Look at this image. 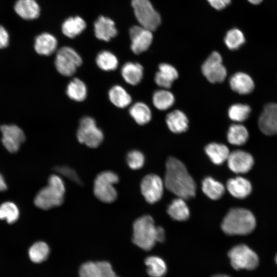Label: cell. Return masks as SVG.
<instances>
[{
    "label": "cell",
    "instance_id": "1",
    "mask_svg": "<svg viewBox=\"0 0 277 277\" xmlns=\"http://www.w3.org/2000/svg\"><path fill=\"white\" fill-rule=\"evenodd\" d=\"M165 185L166 188L184 200L195 194V184L184 164L179 160L170 157L166 163Z\"/></svg>",
    "mask_w": 277,
    "mask_h": 277
},
{
    "label": "cell",
    "instance_id": "2",
    "mask_svg": "<svg viewBox=\"0 0 277 277\" xmlns=\"http://www.w3.org/2000/svg\"><path fill=\"white\" fill-rule=\"evenodd\" d=\"M256 226V220L248 209L234 208L230 209L223 219L221 227L227 234L247 235L251 233Z\"/></svg>",
    "mask_w": 277,
    "mask_h": 277
},
{
    "label": "cell",
    "instance_id": "3",
    "mask_svg": "<svg viewBox=\"0 0 277 277\" xmlns=\"http://www.w3.org/2000/svg\"><path fill=\"white\" fill-rule=\"evenodd\" d=\"M66 188L62 178L56 174L51 175L48 185L41 189L34 199V204L38 208L48 210L61 205L64 200Z\"/></svg>",
    "mask_w": 277,
    "mask_h": 277
},
{
    "label": "cell",
    "instance_id": "4",
    "mask_svg": "<svg viewBox=\"0 0 277 277\" xmlns=\"http://www.w3.org/2000/svg\"><path fill=\"white\" fill-rule=\"evenodd\" d=\"M132 241L145 250H149L155 245L157 240V226L152 217L145 215L137 219L133 224Z\"/></svg>",
    "mask_w": 277,
    "mask_h": 277
},
{
    "label": "cell",
    "instance_id": "5",
    "mask_svg": "<svg viewBox=\"0 0 277 277\" xmlns=\"http://www.w3.org/2000/svg\"><path fill=\"white\" fill-rule=\"evenodd\" d=\"M118 181V176L113 171L107 170L100 172L94 181L95 196L104 203L113 202L117 197V193L113 185Z\"/></svg>",
    "mask_w": 277,
    "mask_h": 277
},
{
    "label": "cell",
    "instance_id": "6",
    "mask_svg": "<svg viewBox=\"0 0 277 277\" xmlns=\"http://www.w3.org/2000/svg\"><path fill=\"white\" fill-rule=\"evenodd\" d=\"M77 140L90 148L98 147L104 140L103 131L97 126L95 120L90 116L83 117L80 121L76 132Z\"/></svg>",
    "mask_w": 277,
    "mask_h": 277
},
{
    "label": "cell",
    "instance_id": "7",
    "mask_svg": "<svg viewBox=\"0 0 277 277\" xmlns=\"http://www.w3.org/2000/svg\"><path fill=\"white\" fill-rule=\"evenodd\" d=\"M135 17L141 26L151 31L155 30L161 22L160 14L149 0H132Z\"/></svg>",
    "mask_w": 277,
    "mask_h": 277
},
{
    "label": "cell",
    "instance_id": "8",
    "mask_svg": "<svg viewBox=\"0 0 277 277\" xmlns=\"http://www.w3.org/2000/svg\"><path fill=\"white\" fill-rule=\"evenodd\" d=\"M228 254L231 264L235 270H253L258 267L259 263L258 254L244 244L233 247Z\"/></svg>",
    "mask_w": 277,
    "mask_h": 277
},
{
    "label": "cell",
    "instance_id": "9",
    "mask_svg": "<svg viewBox=\"0 0 277 277\" xmlns=\"http://www.w3.org/2000/svg\"><path fill=\"white\" fill-rule=\"evenodd\" d=\"M81 56L73 48L63 47L57 52L54 64L57 71L62 75L70 76L82 64Z\"/></svg>",
    "mask_w": 277,
    "mask_h": 277
},
{
    "label": "cell",
    "instance_id": "10",
    "mask_svg": "<svg viewBox=\"0 0 277 277\" xmlns=\"http://www.w3.org/2000/svg\"><path fill=\"white\" fill-rule=\"evenodd\" d=\"M201 69L204 76L212 84L223 82L227 75L222 57L217 51L213 52L207 57L203 63Z\"/></svg>",
    "mask_w": 277,
    "mask_h": 277
},
{
    "label": "cell",
    "instance_id": "11",
    "mask_svg": "<svg viewBox=\"0 0 277 277\" xmlns=\"http://www.w3.org/2000/svg\"><path fill=\"white\" fill-rule=\"evenodd\" d=\"M163 182L155 174L145 176L141 183V190L145 200L150 204L159 201L163 193Z\"/></svg>",
    "mask_w": 277,
    "mask_h": 277
},
{
    "label": "cell",
    "instance_id": "12",
    "mask_svg": "<svg viewBox=\"0 0 277 277\" xmlns=\"http://www.w3.org/2000/svg\"><path fill=\"white\" fill-rule=\"evenodd\" d=\"M131 41V49L136 54L146 51L150 46L153 39L152 31L141 26H133L129 30Z\"/></svg>",
    "mask_w": 277,
    "mask_h": 277
},
{
    "label": "cell",
    "instance_id": "13",
    "mask_svg": "<svg viewBox=\"0 0 277 277\" xmlns=\"http://www.w3.org/2000/svg\"><path fill=\"white\" fill-rule=\"evenodd\" d=\"M259 127L265 134H277V103L267 104L259 116Z\"/></svg>",
    "mask_w": 277,
    "mask_h": 277
},
{
    "label": "cell",
    "instance_id": "14",
    "mask_svg": "<svg viewBox=\"0 0 277 277\" xmlns=\"http://www.w3.org/2000/svg\"><path fill=\"white\" fill-rule=\"evenodd\" d=\"M0 129L2 133V143L6 149L11 153L17 152L21 144L25 140L22 130L16 125H3Z\"/></svg>",
    "mask_w": 277,
    "mask_h": 277
},
{
    "label": "cell",
    "instance_id": "15",
    "mask_svg": "<svg viewBox=\"0 0 277 277\" xmlns=\"http://www.w3.org/2000/svg\"><path fill=\"white\" fill-rule=\"evenodd\" d=\"M227 161L229 168L236 173H247L254 165V159L252 155L241 150L230 152Z\"/></svg>",
    "mask_w": 277,
    "mask_h": 277
},
{
    "label": "cell",
    "instance_id": "16",
    "mask_svg": "<svg viewBox=\"0 0 277 277\" xmlns=\"http://www.w3.org/2000/svg\"><path fill=\"white\" fill-rule=\"evenodd\" d=\"M114 274L111 264L106 261L87 262L79 270L80 277H111Z\"/></svg>",
    "mask_w": 277,
    "mask_h": 277
},
{
    "label": "cell",
    "instance_id": "17",
    "mask_svg": "<svg viewBox=\"0 0 277 277\" xmlns=\"http://www.w3.org/2000/svg\"><path fill=\"white\" fill-rule=\"evenodd\" d=\"M231 89L242 95L248 94L254 89V83L252 77L247 73L238 72L233 74L229 79Z\"/></svg>",
    "mask_w": 277,
    "mask_h": 277
},
{
    "label": "cell",
    "instance_id": "18",
    "mask_svg": "<svg viewBox=\"0 0 277 277\" xmlns=\"http://www.w3.org/2000/svg\"><path fill=\"white\" fill-rule=\"evenodd\" d=\"M158 68L159 70L154 76L156 84L163 89L170 88L179 77L177 70L174 66L168 63H161Z\"/></svg>",
    "mask_w": 277,
    "mask_h": 277
},
{
    "label": "cell",
    "instance_id": "19",
    "mask_svg": "<svg viewBox=\"0 0 277 277\" xmlns=\"http://www.w3.org/2000/svg\"><path fill=\"white\" fill-rule=\"evenodd\" d=\"M94 27L95 36L100 40L108 42L117 33L114 22L104 16L95 21Z\"/></svg>",
    "mask_w": 277,
    "mask_h": 277
},
{
    "label": "cell",
    "instance_id": "20",
    "mask_svg": "<svg viewBox=\"0 0 277 277\" xmlns=\"http://www.w3.org/2000/svg\"><path fill=\"white\" fill-rule=\"evenodd\" d=\"M14 9L19 16L26 20L37 18L41 11L39 6L35 0H17Z\"/></svg>",
    "mask_w": 277,
    "mask_h": 277
},
{
    "label": "cell",
    "instance_id": "21",
    "mask_svg": "<svg viewBox=\"0 0 277 277\" xmlns=\"http://www.w3.org/2000/svg\"><path fill=\"white\" fill-rule=\"evenodd\" d=\"M166 123L169 129L174 133L186 132L189 127L187 116L180 110H174L169 112L166 117Z\"/></svg>",
    "mask_w": 277,
    "mask_h": 277
},
{
    "label": "cell",
    "instance_id": "22",
    "mask_svg": "<svg viewBox=\"0 0 277 277\" xmlns=\"http://www.w3.org/2000/svg\"><path fill=\"white\" fill-rule=\"evenodd\" d=\"M226 186L228 191L233 197L241 199L248 196L252 190L250 182L241 176L229 179Z\"/></svg>",
    "mask_w": 277,
    "mask_h": 277
},
{
    "label": "cell",
    "instance_id": "23",
    "mask_svg": "<svg viewBox=\"0 0 277 277\" xmlns=\"http://www.w3.org/2000/svg\"><path fill=\"white\" fill-rule=\"evenodd\" d=\"M57 46L56 38L48 33H42L35 39L34 49L40 55L48 56L52 54L56 49Z\"/></svg>",
    "mask_w": 277,
    "mask_h": 277
},
{
    "label": "cell",
    "instance_id": "24",
    "mask_svg": "<svg viewBox=\"0 0 277 277\" xmlns=\"http://www.w3.org/2000/svg\"><path fill=\"white\" fill-rule=\"evenodd\" d=\"M121 75L127 83L136 85L143 78L144 69L138 63L127 62L121 68Z\"/></svg>",
    "mask_w": 277,
    "mask_h": 277
},
{
    "label": "cell",
    "instance_id": "25",
    "mask_svg": "<svg viewBox=\"0 0 277 277\" xmlns=\"http://www.w3.org/2000/svg\"><path fill=\"white\" fill-rule=\"evenodd\" d=\"M205 150L212 162L216 165L222 164L227 161L230 153L225 145L214 142L208 144Z\"/></svg>",
    "mask_w": 277,
    "mask_h": 277
},
{
    "label": "cell",
    "instance_id": "26",
    "mask_svg": "<svg viewBox=\"0 0 277 277\" xmlns=\"http://www.w3.org/2000/svg\"><path fill=\"white\" fill-rule=\"evenodd\" d=\"M108 97L115 106L124 108L132 102V98L126 90L120 85L112 86L108 92Z\"/></svg>",
    "mask_w": 277,
    "mask_h": 277
},
{
    "label": "cell",
    "instance_id": "27",
    "mask_svg": "<svg viewBox=\"0 0 277 277\" xmlns=\"http://www.w3.org/2000/svg\"><path fill=\"white\" fill-rule=\"evenodd\" d=\"M129 114L134 121L140 125L148 124L151 120L152 112L149 107L143 102H136L129 109Z\"/></svg>",
    "mask_w": 277,
    "mask_h": 277
},
{
    "label": "cell",
    "instance_id": "28",
    "mask_svg": "<svg viewBox=\"0 0 277 277\" xmlns=\"http://www.w3.org/2000/svg\"><path fill=\"white\" fill-rule=\"evenodd\" d=\"M227 138L228 142L233 145L241 146L246 143L249 132L245 126L240 123L232 124L228 128Z\"/></svg>",
    "mask_w": 277,
    "mask_h": 277
},
{
    "label": "cell",
    "instance_id": "29",
    "mask_svg": "<svg viewBox=\"0 0 277 277\" xmlns=\"http://www.w3.org/2000/svg\"><path fill=\"white\" fill-rule=\"evenodd\" d=\"M66 91L68 96L76 102L83 101L87 95V88L86 84L78 78H74L69 82Z\"/></svg>",
    "mask_w": 277,
    "mask_h": 277
},
{
    "label": "cell",
    "instance_id": "30",
    "mask_svg": "<svg viewBox=\"0 0 277 277\" xmlns=\"http://www.w3.org/2000/svg\"><path fill=\"white\" fill-rule=\"evenodd\" d=\"M86 24L84 20L79 17H70L62 25V31L65 35L69 38H74L81 33L85 29Z\"/></svg>",
    "mask_w": 277,
    "mask_h": 277
},
{
    "label": "cell",
    "instance_id": "31",
    "mask_svg": "<svg viewBox=\"0 0 277 277\" xmlns=\"http://www.w3.org/2000/svg\"><path fill=\"white\" fill-rule=\"evenodd\" d=\"M152 103L158 110H166L173 106L175 102L173 94L166 89L155 91L152 95Z\"/></svg>",
    "mask_w": 277,
    "mask_h": 277
},
{
    "label": "cell",
    "instance_id": "32",
    "mask_svg": "<svg viewBox=\"0 0 277 277\" xmlns=\"http://www.w3.org/2000/svg\"><path fill=\"white\" fill-rule=\"evenodd\" d=\"M184 200L178 197L173 200L169 205L167 212L173 219L183 221L188 219L189 209Z\"/></svg>",
    "mask_w": 277,
    "mask_h": 277
},
{
    "label": "cell",
    "instance_id": "33",
    "mask_svg": "<svg viewBox=\"0 0 277 277\" xmlns=\"http://www.w3.org/2000/svg\"><path fill=\"white\" fill-rule=\"evenodd\" d=\"M202 190L208 197L215 200L224 194L225 187L220 182L211 177H207L202 182Z\"/></svg>",
    "mask_w": 277,
    "mask_h": 277
},
{
    "label": "cell",
    "instance_id": "34",
    "mask_svg": "<svg viewBox=\"0 0 277 277\" xmlns=\"http://www.w3.org/2000/svg\"><path fill=\"white\" fill-rule=\"evenodd\" d=\"M95 62L98 67L105 71L115 70L118 65V61L116 56L112 52L107 50L99 52L96 57Z\"/></svg>",
    "mask_w": 277,
    "mask_h": 277
},
{
    "label": "cell",
    "instance_id": "35",
    "mask_svg": "<svg viewBox=\"0 0 277 277\" xmlns=\"http://www.w3.org/2000/svg\"><path fill=\"white\" fill-rule=\"evenodd\" d=\"M145 263L147 267V273L151 277H162L167 272V266L164 261L156 256L147 258Z\"/></svg>",
    "mask_w": 277,
    "mask_h": 277
},
{
    "label": "cell",
    "instance_id": "36",
    "mask_svg": "<svg viewBox=\"0 0 277 277\" xmlns=\"http://www.w3.org/2000/svg\"><path fill=\"white\" fill-rule=\"evenodd\" d=\"M49 252L50 249L47 244L39 241L31 246L28 250V255L33 263H41L48 258Z\"/></svg>",
    "mask_w": 277,
    "mask_h": 277
},
{
    "label": "cell",
    "instance_id": "37",
    "mask_svg": "<svg viewBox=\"0 0 277 277\" xmlns=\"http://www.w3.org/2000/svg\"><path fill=\"white\" fill-rule=\"evenodd\" d=\"M251 112L250 107L245 104L236 103L230 106L228 110L229 118L237 123L246 121Z\"/></svg>",
    "mask_w": 277,
    "mask_h": 277
},
{
    "label": "cell",
    "instance_id": "38",
    "mask_svg": "<svg viewBox=\"0 0 277 277\" xmlns=\"http://www.w3.org/2000/svg\"><path fill=\"white\" fill-rule=\"evenodd\" d=\"M224 42L228 49L232 50L240 48L245 43L243 33L237 28H233L227 32Z\"/></svg>",
    "mask_w": 277,
    "mask_h": 277
},
{
    "label": "cell",
    "instance_id": "39",
    "mask_svg": "<svg viewBox=\"0 0 277 277\" xmlns=\"http://www.w3.org/2000/svg\"><path fill=\"white\" fill-rule=\"evenodd\" d=\"M18 217V209L13 203L6 202L0 205V219H5L8 223L12 224Z\"/></svg>",
    "mask_w": 277,
    "mask_h": 277
},
{
    "label": "cell",
    "instance_id": "40",
    "mask_svg": "<svg viewBox=\"0 0 277 277\" xmlns=\"http://www.w3.org/2000/svg\"><path fill=\"white\" fill-rule=\"evenodd\" d=\"M126 161L128 166L131 169L133 170L139 169L144 164L145 157L141 151L133 150L127 153Z\"/></svg>",
    "mask_w": 277,
    "mask_h": 277
},
{
    "label": "cell",
    "instance_id": "41",
    "mask_svg": "<svg viewBox=\"0 0 277 277\" xmlns=\"http://www.w3.org/2000/svg\"><path fill=\"white\" fill-rule=\"evenodd\" d=\"M56 172L75 183L81 185L82 182L76 172L66 166H57L55 168Z\"/></svg>",
    "mask_w": 277,
    "mask_h": 277
},
{
    "label": "cell",
    "instance_id": "42",
    "mask_svg": "<svg viewBox=\"0 0 277 277\" xmlns=\"http://www.w3.org/2000/svg\"><path fill=\"white\" fill-rule=\"evenodd\" d=\"M9 41V36L7 30L0 25V49L8 46Z\"/></svg>",
    "mask_w": 277,
    "mask_h": 277
},
{
    "label": "cell",
    "instance_id": "43",
    "mask_svg": "<svg viewBox=\"0 0 277 277\" xmlns=\"http://www.w3.org/2000/svg\"><path fill=\"white\" fill-rule=\"evenodd\" d=\"M210 5L216 10H222L228 6L231 0H207Z\"/></svg>",
    "mask_w": 277,
    "mask_h": 277
},
{
    "label": "cell",
    "instance_id": "44",
    "mask_svg": "<svg viewBox=\"0 0 277 277\" xmlns=\"http://www.w3.org/2000/svg\"><path fill=\"white\" fill-rule=\"evenodd\" d=\"M165 239V230L160 226H157V240L159 242H163Z\"/></svg>",
    "mask_w": 277,
    "mask_h": 277
},
{
    "label": "cell",
    "instance_id": "45",
    "mask_svg": "<svg viewBox=\"0 0 277 277\" xmlns=\"http://www.w3.org/2000/svg\"><path fill=\"white\" fill-rule=\"evenodd\" d=\"M7 189V185L3 176L0 174V191Z\"/></svg>",
    "mask_w": 277,
    "mask_h": 277
},
{
    "label": "cell",
    "instance_id": "46",
    "mask_svg": "<svg viewBox=\"0 0 277 277\" xmlns=\"http://www.w3.org/2000/svg\"><path fill=\"white\" fill-rule=\"evenodd\" d=\"M248 1L252 4L258 5L260 4L263 0H248Z\"/></svg>",
    "mask_w": 277,
    "mask_h": 277
},
{
    "label": "cell",
    "instance_id": "47",
    "mask_svg": "<svg viewBox=\"0 0 277 277\" xmlns=\"http://www.w3.org/2000/svg\"><path fill=\"white\" fill-rule=\"evenodd\" d=\"M212 277H230V276L227 275H225V274H217V275H214Z\"/></svg>",
    "mask_w": 277,
    "mask_h": 277
},
{
    "label": "cell",
    "instance_id": "48",
    "mask_svg": "<svg viewBox=\"0 0 277 277\" xmlns=\"http://www.w3.org/2000/svg\"><path fill=\"white\" fill-rule=\"evenodd\" d=\"M275 263H276V264L277 265V253H276V254L275 255Z\"/></svg>",
    "mask_w": 277,
    "mask_h": 277
},
{
    "label": "cell",
    "instance_id": "49",
    "mask_svg": "<svg viewBox=\"0 0 277 277\" xmlns=\"http://www.w3.org/2000/svg\"><path fill=\"white\" fill-rule=\"evenodd\" d=\"M111 277H118V276H116V275L114 274V275L111 276Z\"/></svg>",
    "mask_w": 277,
    "mask_h": 277
}]
</instances>
